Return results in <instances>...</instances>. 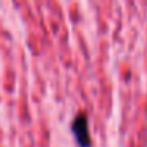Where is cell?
<instances>
[{
  "instance_id": "6da1fadb",
  "label": "cell",
  "mask_w": 147,
  "mask_h": 147,
  "mask_svg": "<svg viewBox=\"0 0 147 147\" xmlns=\"http://www.w3.org/2000/svg\"><path fill=\"white\" fill-rule=\"evenodd\" d=\"M71 131L73 136L76 138V142L79 147H90V133H89V122H87V114L84 111L78 112L76 117L71 122Z\"/></svg>"
}]
</instances>
